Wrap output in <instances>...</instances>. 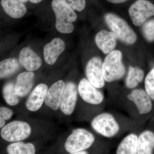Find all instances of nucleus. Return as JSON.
<instances>
[{
	"label": "nucleus",
	"instance_id": "1",
	"mask_svg": "<svg viewBox=\"0 0 154 154\" xmlns=\"http://www.w3.org/2000/svg\"><path fill=\"white\" fill-rule=\"evenodd\" d=\"M51 7L55 16L56 30L62 33H72L74 30L72 23L78 18L75 11L60 0H52Z\"/></svg>",
	"mask_w": 154,
	"mask_h": 154
},
{
	"label": "nucleus",
	"instance_id": "2",
	"mask_svg": "<svg viewBox=\"0 0 154 154\" xmlns=\"http://www.w3.org/2000/svg\"><path fill=\"white\" fill-rule=\"evenodd\" d=\"M102 71L105 82H111L121 79L125 74L122 62V54L119 50L109 53L102 63Z\"/></svg>",
	"mask_w": 154,
	"mask_h": 154
},
{
	"label": "nucleus",
	"instance_id": "3",
	"mask_svg": "<svg viewBox=\"0 0 154 154\" xmlns=\"http://www.w3.org/2000/svg\"><path fill=\"white\" fill-rule=\"evenodd\" d=\"M104 19L117 38L128 45L134 44L136 41V34L124 19L111 13L105 14Z\"/></svg>",
	"mask_w": 154,
	"mask_h": 154
},
{
	"label": "nucleus",
	"instance_id": "4",
	"mask_svg": "<svg viewBox=\"0 0 154 154\" xmlns=\"http://www.w3.org/2000/svg\"><path fill=\"white\" fill-rule=\"evenodd\" d=\"M95 140L94 135L88 130L76 128L67 138L65 149L69 153L86 151L94 144Z\"/></svg>",
	"mask_w": 154,
	"mask_h": 154
},
{
	"label": "nucleus",
	"instance_id": "5",
	"mask_svg": "<svg viewBox=\"0 0 154 154\" xmlns=\"http://www.w3.org/2000/svg\"><path fill=\"white\" fill-rule=\"evenodd\" d=\"M31 133V128L28 122L14 120L7 123L0 129V137L6 142L15 143L28 138Z\"/></svg>",
	"mask_w": 154,
	"mask_h": 154
},
{
	"label": "nucleus",
	"instance_id": "6",
	"mask_svg": "<svg viewBox=\"0 0 154 154\" xmlns=\"http://www.w3.org/2000/svg\"><path fill=\"white\" fill-rule=\"evenodd\" d=\"M92 128L104 137L112 138L120 130V125L111 113L103 112L95 116L91 122Z\"/></svg>",
	"mask_w": 154,
	"mask_h": 154
},
{
	"label": "nucleus",
	"instance_id": "7",
	"mask_svg": "<svg viewBox=\"0 0 154 154\" xmlns=\"http://www.w3.org/2000/svg\"><path fill=\"white\" fill-rule=\"evenodd\" d=\"M128 13L133 24L140 26L154 16V5L148 0H136L130 6Z\"/></svg>",
	"mask_w": 154,
	"mask_h": 154
},
{
	"label": "nucleus",
	"instance_id": "8",
	"mask_svg": "<svg viewBox=\"0 0 154 154\" xmlns=\"http://www.w3.org/2000/svg\"><path fill=\"white\" fill-rule=\"evenodd\" d=\"M78 90V93L83 101L91 105H100L105 99L102 92L93 86L87 79H82L80 81Z\"/></svg>",
	"mask_w": 154,
	"mask_h": 154
},
{
	"label": "nucleus",
	"instance_id": "9",
	"mask_svg": "<svg viewBox=\"0 0 154 154\" xmlns=\"http://www.w3.org/2000/svg\"><path fill=\"white\" fill-rule=\"evenodd\" d=\"M87 79L98 89L104 88L105 80L102 71V63L100 58L94 57L89 60L86 68Z\"/></svg>",
	"mask_w": 154,
	"mask_h": 154
},
{
	"label": "nucleus",
	"instance_id": "10",
	"mask_svg": "<svg viewBox=\"0 0 154 154\" xmlns=\"http://www.w3.org/2000/svg\"><path fill=\"white\" fill-rule=\"evenodd\" d=\"M78 88L72 82L66 84L60 109L64 114L72 115L74 111L78 99Z\"/></svg>",
	"mask_w": 154,
	"mask_h": 154
},
{
	"label": "nucleus",
	"instance_id": "11",
	"mask_svg": "<svg viewBox=\"0 0 154 154\" xmlns=\"http://www.w3.org/2000/svg\"><path fill=\"white\" fill-rule=\"evenodd\" d=\"M127 97L129 101L134 103L140 114H147L151 111L152 107L151 99L145 91L134 89Z\"/></svg>",
	"mask_w": 154,
	"mask_h": 154
},
{
	"label": "nucleus",
	"instance_id": "12",
	"mask_svg": "<svg viewBox=\"0 0 154 154\" xmlns=\"http://www.w3.org/2000/svg\"><path fill=\"white\" fill-rule=\"evenodd\" d=\"M48 88L47 85L38 84L30 93L26 102V107L28 110L35 112L41 108L46 99Z\"/></svg>",
	"mask_w": 154,
	"mask_h": 154
},
{
	"label": "nucleus",
	"instance_id": "13",
	"mask_svg": "<svg viewBox=\"0 0 154 154\" xmlns=\"http://www.w3.org/2000/svg\"><path fill=\"white\" fill-rule=\"evenodd\" d=\"M65 85L64 81L60 80L48 88L45 101L48 107L53 110H57L60 108Z\"/></svg>",
	"mask_w": 154,
	"mask_h": 154
},
{
	"label": "nucleus",
	"instance_id": "14",
	"mask_svg": "<svg viewBox=\"0 0 154 154\" xmlns=\"http://www.w3.org/2000/svg\"><path fill=\"white\" fill-rule=\"evenodd\" d=\"M64 42L61 38H55L45 45L43 55L45 62L53 65L57 60L58 57L65 49Z\"/></svg>",
	"mask_w": 154,
	"mask_h": 154
},
{
	"label": "nucleus",
	"instance_id": "15",
	"mask_svg": "<svg viewBox=\"0 0 154 154\" xmlns=\"http://www.w3.org/2000/svg\"><path fill=\"white\" fill-rule=\"evenodd\" d=\"M19 62L20 64L29 72L36 71L41 66V59L29 47H25L19 53Z\"/></svg>",
	"mask_w": 154,
	"mask_h": 154
},
{
	"label": "nucleus",
	"instance_id": "16",
	"mask_svg": "<svg viewBox=\"0 0 154 154\" xmlns=\"http://www.w3.org/2000/svg\"><path fill=\"white\" fill-rule=\"evenodd\" d=\"M34 73L32 72H25L17 76L15 83V91L20 98L25 97L31 91L34 83Z\"/></svg>",
	"mask_w": 154,
	"mask_h": 154
},
{
	"label": "nucleus",
	"instance_id": "17",
	"mask_svg": "<svg viewBox=\"0 0 154 154\" xmlns=\"http://www.w3.org/2000/svg\"><path fill=\"white\" fill-rule=\"evenodd\" d=\"M0 5L5 13L12 19H21L28 11L26 5L19 0H1Z\"/></svg>",
	"mask_w": 154,
	"mask_h": 154
},
{
	"label": "nucleus",
	"instance_id": "18",
	"mask_svg": "<svg viewBox=\"0 0 154 154\" xmlns=\"http://www.w3.org/2000/svg\"><path fill=\"white\" fill-rule=\"evenodd\" d=\"M117 38L113 32L102 30L96 35L95 42L99 49L104 53L107 54L115 48Z\"/></svg>",
	"mask_w": 154,
	"mask_h": 154
},
{
	"label": "nucleus",
	"instance_id": "19",
	"mask_svg": "<svg viewBox=\"0 0 154 154\" xmlns=\"http://www.w3.org/2000/svg\"><path fill=\"white\" fill-rule=\"evenodd\" d=\"M154 149V133L146 130L138 137L137 154H152Z\"/></svg>",
	"mask_w": 154,
	"mask_h": 154
},
{
	"label": "nucleus",
	"instance_id": "20",
	"mask_svg": "<svg viewBox=\"0 0 154 154\" xmlns=\"http://www.w3.org/2000/svg\"><path fill=\"white\" fill-rule=\"evenodd\" d=\"M138 136L134 133H130L118 145L116 154H137Z\"/></svg>",
	"mask_w": 154,
	"mask_h": 154
},
{
	"label": "nucleus",
	"instance_id": "21",
	"mask_svg": "<svg viewBox=\"0 0 154 154\" xmlns=\"http://www.w3.org/2000/svg\"><path fill=\"white\" fill-rule=\"evenodd\" d=\"M19 61L15 58H8L0 61V80L5 79L14 75L19 70Z\"/></svg>",
	"mask_w": 154,
	"mask_h": 154
},
{
	"label": "nucleus",
	"instance_id": "22",
	"mask_svg": "<svg viewBox=\"0 0 154 154\" xmlns=\"http://www.w3.org/2000/svg\"><path fill=\"white\" fill-rule=\"evenodd\" d=\"M36 148L31 143L20 141L12 143L6 147L8 154H35Z\"/></svg>",
	"mask_w": 154,
	"mask_h": 154
},
{
	"label": "nucleus",
	"instance_id": "23",
	"mask_svg": "<svg viewBox=\"0 0 154 154\" xmlns=\"http://www.w3.org/2000/svg\"><path fill=\"white\" fill-rule=\"evenodd\" d=\"M2 94L6 104L11 107L17 106L20 102V97L15 91V83L10 81L3 86Z\"/></svg>",
	"mask_w": 154,
	"mask_h": 154
},
{
	"label": "nucleus",
	"instance_id": "24",
	"mask_svg": "<svg viewBox=\"0 0 154 154\" xmlns=\"http://www.w3.org/2000/svg\"><path fill=\"white\" fill-rule=\"evenodd\" d=\"M144 73L142 69L136 67L129 66L128 73L125 80V86L128 89H134L142 82Z\"/></svg>",
	"mask_w": 154,
	"mask_h": 154
},
{
	"label": "nucleus",
	"instance_id": "25",
	"mask_svg": "<svg viewBox=\"0 0 154 154\" xmlns=\"http://www.w3.org/2000/svg\"><path fill=\"white\" fill-rule=\"evenodd\" d=\"M142 32L147 41H154V19L146 21L142 25Z\"/></svg>",
	"mask_w": 154,
	"mask_h": 154
},
{
	"label": "nucleus",
	"instance_id": "26",
	"mask_svg": "<svg viewBox=\"0 0 154 154\" xmlns=\"http://www.w3.org/2000/svg\"><path fill=\"white\" fill-rule=\"evenodd\" d=\"M145 91L151 99L154 100V68L148 74L145 80Z\"/></svg>",
	"mask_w": 154,
	"mask_h": 154
},
{
	"label": "nucleus",
	"instance_id": "27",
	"mask_svg": "<svg viewBox=\"0 0 154 154\" xmlns=\"http://www.w3.org/2000/svg\"><path fill=\"white\" fill-rule=\"evenodd\" d=\"M14 114V111L10 107L0 106V129L11 119Z\"/></svg>",
	"mask_w": 154,
	"mask_h": 154
},
{
	"label": "nucleus",
	"instance_id": "28",
	"mask_svg": "<svg viewBox=\"0 0 154 154\" xmlns=\"http://www.w3.org/2000/svg\"><path fill=\"white\" fill-rule=\"evenodd\" d=\"M66 4L74 11L82 12L87 7V0H60Z\"/></svg>",
	"mask_w": 154,
	"mask_h": 154
},
{
	"label": "nucleus",
	"instance_id": "29",
	"mask_svg": "<svg viewBox=\"0 0 154 154\" xmlns=\"http://www.w3.org/2000/svg\"><path fill=\"white\" fill-rule=\"evenodd\" d=\"M19 1L26 5V4L28 3H30L33 5H38L42 2L44 0H19Z\"/></svg>",
	"mask_w": 154,
	"mask_h": 154
},
{
	"label": "nucleus",
	"instance_id": "30",
	"mask_svg": "<svg viewBox=\"0 0 154 154\" xmlns=\"http://www.w3.org/2000/svg\"><path fill=\"white\" fill-rule=\"evenodd\" d=\"M108 2L113 4H123L126 2H128L130 0H106Z\"/></svg>",
	"mask_w": 154,
	"mask_h": 154
},
{
	"label": "nucleus",
	"instance_id": "31",
	"mask_svg": "<svg viewBox=\"0 0 154 154\" xmlns=\"http://www.w3.org/2000/svg\"><path fill=\"white\" fill-rule=\"evenodd\" d=\"M69 154H89V153L86 151H80L75 152L71 153Z\"/></svg>",
	"mask_w": 154,
	"mask_h": 154
}]
</instances>
